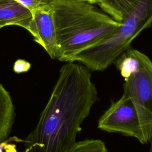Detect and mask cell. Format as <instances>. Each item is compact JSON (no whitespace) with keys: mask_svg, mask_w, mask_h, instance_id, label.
<instances>
[{"mask_svg":"<svg viewBox=\"0 0 152 152\" xmlns=\"http://www.w3.org/2000/svg\"><path fill=\"white\" fill-rule=\"evenodd\" d=\"M98 99L88 68L74 62L63 65L36 128L24 140L25 152H68Z\"/></svg>","mask_w":152,"mask_h":152,"instance_id":"obj_1","label":"cell"},{"mask_svg":"<svg viewBox=\"0 0 152 152\" xmlns=\"http://www.w3.org/2000/svg\"><path fill=\"white\" fill-rule=\"evenodd\" d=\"M55 24L56 59L72 62L80 52L109 37L121 23L97 10L93 4L77 0H48Z\"/></svg>","mask_w":152,"mask_h":152,"instance_id":"obj_2","label":"cell"},{"mask_svg":"<svg viewBox=\"0 0 152 152\" xmlns=\"http://www.w3.org/2000/svg\"><path fill=\"white\" fill-rule=\"evenodd\" d=\"M109 37L78 53V62L90 71H102L130 48L132 40L152 24V0H142Z\"/></svg>","mask_w":152,"mask_h":152,"instance_id":"obj_3","label":"cell"},{"mask_svg":"<svg viewBox=\"0 0 152 152\" xmlns=\"http://www.w3.org/2000/svg\"><path fill=\"white\" fill-rule=\"evenodd\" d=\"M97 128L108 132L121 133L147 144L152 136V113L122 94L102 115Z\"/></svg>","mask_w":152,"mask_h":152,"instance_id":"obj_4","label":"cell"},{"mask_svg":"<svg viewBox=\"0 0 152 152\" xmlns=\"http://www.w3.org/2000/svg\"><path fill=\"white\" fill-rule=\"evenodd\" d=\"M28 31L34 40L46 50L49 56L56 59L58 45L53 11L48 4L31 11Z\"/></svg>","mask_w":152,"mask_h":152,"instance_id":"obj_5","label":"cell"},{"mask_svg":"<svg viewBox=\"0 0 152 152\" xmlns=\"http://www.w3.org/2000/svg\"><path fill=\"white\" fill-rule=\"evenodd\" d=\"M139 70L124 80L123 94L152 113V62L144 53H141Z\"/></svg>","mask_w":152,"mask_h":152,"instance_id":"obj_6","label":"cell"},{"mask_svg":"<svg viewBox=\"0 0 152 152\" xmlns=\"http://www.w3.org/2000/svg\"><path fill=\"white\" fill-rule=\"evenodd\" d=\"M31 19V11L17 0H0V26H17L27 31Z\"/></svg>","mask_w":152,"mask_h":152,"instance_id":"obj_7","label":"cell"},{"mask_svg":"<svg viewBox=\"0 0 152 152\" xmlns=\"http://www.w3.org/2000/svg\"><path fill=\"white\" fill-rule=\"evenodd\" d=\"M14 118V106L11 96L0 84V143L11 132Z\"/></svg>","mask_w":152,"mask_h":152,"instance_id":"obj_8","label":"cell"},{"mask_svg":"<svg viewBox=\"0 0 152 152\" xmlns=\"http://www.w3.org/2000/svg\"><path fill=\"white\" fill-rule=\"evenodd\" d=\"M142 0H100L101 9L115 21L122 23Z\"/></svg>","mask_w":152,"mask_h":152,"instance_id":"obj_9","label":"cell"},{"mask_svg":"<svg viewBox=\"0 0 152 152\" xmlns=\"http://www.w3.org/2000/svg\"><path fill=\"white\" fill-rule=\"evenodd\" d=\"M68 152H108L105 143L99 139L76 141Z\"/></svg>","mask_w":152,"mask_h":152,"instance_id":"obj_10","label":"cell"},{"mask_svg":"<svg viewBox=\"0 0 152 152\" xmlns=\"http://www.w3.org/2000/svg\"><path fill=\"white\" fill-rule=\"evenodd\" d=\"M30 11L42 5L48 4V0H17Z\"/></svg>","mask_w":152,"mask_h":152,"instance_id":"obj_11","label":"cell"},{"mask_svg":"<svg viewBox=\"0 0 152 152\" xmlns=\"http://www.w3.org/2000/svg\"><path fill=\"white\" fill-rule=\"evenodd\" d=\"M30 66L31 65L28 62L24 59H18L14 62L13 70L15 73H22L28 71Z\"/></svg>","mask_w":152,"mask_h":152,"instance_id":"obj_12","label":"cell"},{"mask_svg":"<svg viewBox=\"0 0 152 152\" xmlns=\"http://www.w3.org/2000/svg\"><path fill=\"white\" fill-rule=\"evenodd\" d=\"M77 1H85V2H87L90 4H97L100 2V0H77Z\"/></svg>","mask_w":152,"mask_h":152,"instance_id":"obj_13","label":"cell"},{"mask_svg":"<svg viewBox=\"0 0 152 152\" xmlns=\"http://www.w3.org/2000/svg\"><path fill=\"white\" fill-rule=\"evenodd\" d=\"M149 142H150V148H149L148 152H152V136L151 137L149 140Z\"/></svg>","mask_w":152,"mask_h":152,"instance_id":"obj_14","label":"cell"},{"mask_svg":"<svg viewBox=\"0 0 152 152\" xmlns=\"http://www.w3.org/2000/svg\"><path fill=\"white\" fill-rule=\"evenodd\" d=\"M2 147H3V144L1 142L0 143V152H2Z\"/></svg>","mask_w":152,"mask_h":152,"instance_id":"obj_15","label":"cell"},{"mask_svg":"<svg viewBox=\"0 0 152 152\" xmlns=\"http://www.w3.org/2000/svg\"><path fill=\"white\" fill-rule=\"evenodd\" d=\"M1 28H2V27H1V26H0V29H1Z\"/></svg>","mask_w":152,"mask_h":152,"instance_id":"obj_16","label":"cell"}]
</instances>
